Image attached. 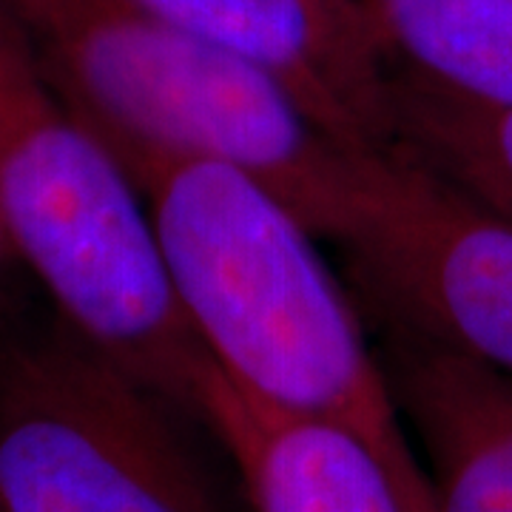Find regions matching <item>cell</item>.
Wrapping results in <instances>:
<instances>
[{"mask_svg": "<svg viewBox=\"0 0 512 512\" xmlns=\"http://www.w3.org/2000/svg\"><path fill=\"white\" fill-rule=\"evenodd\" d=\"M106 148L146 205L177 302L222 373L259 402L348 430L379 458L407 512H433L362 311L291 208L217 157Z\"/></svg>", "mask_w": 512, "mask_h": 512, "instance_id": "cell-1", "label": "cell"}, {"mask_svg": "<svg viewBox=\"0 0 512 512\" xmlns=\"http://www.w3.org/2000/svg\"><path fill=\"white\" fill-rule=\"evenodd\" d=\"M72 114L106 143H148L248 171L316 239L359 220L373 154L333 143L268 74L140 0H0Z\"/></svg>", "mask_w": 512, "mask_h": 512, "instance_id": "cell-2", "label": "cell"}, {"mask_svg": "<svg viewBox=\"0 0 512 512\" xmlns=\"http://www.w3.org/2000/svg\"><path fill=\"white\" fill-rule=\"evenodd\" d=\"M0 217L43 299L200 421L217 362L168 282L123 165L83 126L0 3Z\"/></svg>", "mask_w": 512, "mask_h": 512, "instance_id": "cell-3", "label": "cell"}, {"mask_svg": "<svg viewBox=\"0 0 512 512\" xmlns=\"http://www.w3.org/2000/svg\"><path fill=\"white\" fill-rule=\"evenodd\" d=\"M183 416L37 305L0 339V512H225Z\"/></svg>", "mask_w": 512, "mask_h": 512, "instance_id": "cell-4", "label": "cell"}, {"mask_svg": "<svg viewBox=\"0 0 512 512\" xmlns=\"http://www.w3.org/2000/svg\"><path fill=\"white\" fill-rule=\"evenodd\" d=\"M367 322H390L512 376V222L393 148L373 157L339 245Z\"/></svg>", "mask_w": 512, "mask_h": 512, "instance_id": "cell-5", "label": "cell"}, {"mask_svg": "<svg viewBox=\"0 0 512 512\" xmlns=\"http://www.w3.org/2000/svg\"><path fill=\"white\" fill-rule=\"evenodd\" d=\"M268 74L322 134L359 154L396 148L390 66L365 0H140Z\"/></svg>", "mask_w": 512, "mask_h": 512, "instance_id": "cell-6", "label": "cell"}, {"mask_svg": "<svg viewBox=\"0 0 512 512\" xmlns=\"http://www.w3.org/2000/svg\"><path fill=\"white\" fill-rule=\"evenodd\" d=\"M416 439L433 512H512V376L413 330L370 322Z\"/></svg>", "mask_w": 512, "mask_h": 512, "instance_id": "cell-7", "label": "cell"}, {"mask_svg": "<svg viewBox=\"0 0 512 512\" xmlns=\"http://www.w3.org/2000/svg\"><path fill=\"white\" fill-rule=\"evenodd\" d=\"M200 421L234 461L254 512H407L379 458L356 436L259 402L220 365Z\"/></svg>", "mask_w": 512, "mask_h": 512, "instance_id": "cell-8", "label": "cell"}, {"mask_svg": "<svg viewBox=\"0 0 512 512\" xmlns=\"http://www.w3.org/2000/svg\"><path fill=\"white\" fill-rule=\"evenodd\" d=\"M387 66L512 106V0H365Z\"/></svg>", "mask_w": 512, "mask_h": 512, "instance_id": "cell-9", "label": "cell"}, {"mask_svg": "<svg viewBox=\"0 0 512 512\" xmlns=\"http://www.w3.org/2000/svg\"><path fill=\"white\" fill-rule=\"evenodd\" d=\"M396 148L512 222V106L478 103L390 66Z\"/></svg>", "mask_w": 512, "mask_h": 512, "instance_id": "cell-10", "label": "cell"}, {"mask_svg": "<svg viewBox=\"0 0 512 512\" xmlns=\"http://www.w3.org/2000/svg\"><path fill=\"white\" fill-rule=\"evenodd\" d=\"M37 282L26 271L15 242L0 217V339L35 311ZM40 291V288H37Z\"/></svg>", "mask_w": 512, "mask_h": 512, "instance_id": "cell-11", "label": "cell"}]
</instances>
